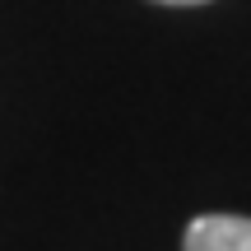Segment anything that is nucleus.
<instances>
[{
  "instance_id": "f257e3e1",
  "label": "nucleus",
  "mask_w": 251,
  "mask_h": 251,
  "mask_svg": "<svg viewBox=\"0 0 251 251\" xmlns=\"http://www.w3.org/2000/svg\"><path fill=\"white\" fill-rule=\"evenodd\" d=\"M181 251H251V219L247 214H200L186 224Z\"/></svg>"
},
{
  "instance_id": "f03ea898",
  "label": "nucleus",
  "mask_w": 251,
  "mask_h": 251,
  "mask_svg": "<svg viewBox=\"0 0 251 251\" xmlns=\"http://www.w3.org/2000/svg\"><path fill=\"white\" fill-rule=\"evenodd\" d=\"M153 5H205V0H153Z\"/></svg>"
}]
</instances>
